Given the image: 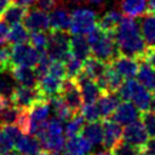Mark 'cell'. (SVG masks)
Masks as SVG:
<instances>
[{
  "mask_svg": "<svg viewBox=\"0 0 155 155\" xmlns=\"http://www.w3.org/2000/svg\"><path fill=\"white\" fill-rule=\"evenodd\" d=\"M114 40L120 53L139 59L143 58L147 45L143 40L139 24L134 18L122 17L119 27L114 33Z\"/></svg>",
  "mask_w": 155,
  "mask_h": 155,
  "instance_id": "1",
  "label": "cell"
},
{
  "mask_svg": "<svg viewBox=\"0 0 155 155\" xmlns=\"http://www.w3.org/2000/svg\"><path fill=\"white\" fill-rule=\"evenodd\" d=\"M86 39L91 48V54L105 63H109L119 53L114 35L105 33L98 25L86 34Z\"/></svg>",
  "mask_w": 155,
  "mask_h": 155,
  "instance_id": "2",
  "label": "cell"
},
{
  "mask_svg": "<svg viewBox=\"0 0 155 155\" xmlns=\"http://www.w3.org/2000/svg\"><path fill=\"white\" fill-rule=\"evenodd\" d=\"M34 136L39 139L41 147L46 150L61 151L65 143L62 121L57 117L50 119L48 121L44 122Z\"/></svg>",
  "mask_w": 155,
  "mask_h": 155,
  "instance_id": "3",
  "label": "cell"
},
{
  "mask_svg": "<svg viewBox=\"0 0 155 155\" xmlns=\"http://www.w3.org/2000/svg\"><path fill=\"white\" fill-rule=\"evenodd\" d=\"M116 93L119 94L120 99L132 102L137 107L139 113L150 109L151 92L147 90L143 85H140L137 80L126 79V81L122 82Z\"/></svg>",
  "mask_w": 155,
  "mask_h": 155,
  "instance_id": "4",
  "label": "cell"
},
{
  "mask_svg": "<svg viewBox=\"0 0 155 155\" xmlns=\"http://www.w3.org/2000/svg\"><path fill=\"white\" fill-rule=\"evenodd\" d=\"M97 25V16L90 8L79 7L70 13L69 31L73 35H86Z\"/></svg>",
  "mask_w": 155,
  "mask_h": 155,
  "instance_id": "5",
  "label": "cell"
},
{
  "mask_svg": "<svg viewBox=\"0 0 155 155\" xmlns=\"http://www.w3.org/2000/svg\"><path fill=\"white\" fill-rule=\"evenodd\" d=\"M69 34L62 30H50L46 52L53 61H64L69 52Z\"/></svg>",
  "mask_w": 155,
  "mask_h": 155,
  "instance_id": "6",
  "label": "cell"
},
{
  "mask_svg": "<svg viewBox=\"0 0 155 155\" xmlns=\"http://www.w3.org/2000/svg\"><path fill=\"white\" fill-rule=\"evenodd\" d=\"M45 98L36 86H23L18 85L13 88L10 94V102L19 109H29L36 101Z\"/></svg>",
  "mask_w": 155,
  "mask_h": 155,
  "instance_id": "7",
  "label": "cell"
},
{
  "mask_svg": "<svg viewBox=\"0 0 155 155\" xmlns=\"http://www.w3.org/2000/svg\"><path fill=\"white\" fill-rule=\"evenodd\" d=\"M40 51L33 47L30 44L11 45V67L27 65L34 67L39 59Z\"/></svg>",
  "mask_w": 155,
  "mask_h": 155,
  "instance_id": "8",
  "label": "cell"
},
{
  "mask_svg": "<svg viewBox=\"0 0 155 155\" xmlns=\"http://www.w3.org/2000/svg\"><path fill=\"white\" fill-rule=\"evenodd\" d=\"M109 64L114 68L115 71L119 73V75L126 80V79H133L137 75L138 67H139V58L131 57L124 53H117Z\"/></svg>",
  "mask_w": 155,
  "mask_h": 155,
  "instance_id": "9",
  "label": "cell"
},
{
  "mask_svg": "<svg viewBox=\"0 0 155 155\" xmlns=\"http://www.w3.org/2000/svg\"><path fill=\"white\" fill-rule=\"evenodd\" d=\"M59 96L64 101V103L69 107V109L73 111V114L80 113V109L82 107V97L76 80L65 79Z\"/></svg>",
  "mask_w": 155,
  "mask_h": 155,
  "instance_id": "10",
  "label": "cell"
},
{
  "mask_svg": "<svg viewBox=\"0 0 155 155\" xmlns=\"http://www.w3.org/2000/svg\"><path fill=\"white\" fill-rule=\"evenodd\" d=\"M51 107H50V102L47 98H41L39 101H36L29 109V117H30V136H34L35 132L40 128V126L46 122L48 114H50Z\"/></svg>",
  "mask_w": 155,
  "mask_h": 155,
  "instance_id": "11",
  "label": "cell"
},
{
  "mask_svg": "<svg viewBox=\"0 0 155 155\" xmlns=\"http://www.w3.org/2000/svg\"><path fill=\"white\" fill-rule=\"evenodd\" d=\"M75 80H76L78 86H79L80 92H81L82 104H85V103H96L98 101V98L102 96L103 91L101 90L98 84L94 80H92L91 78H88L84 71H81L80 75Z\"/></svg>",
  "mask_w": 155,
  "mask_h": 155,
  "instance_id": "12",
  "label": "cell"
},
{
  "mask_svg": "<svg viewBox=\"0 0 155 155\" xmlns=\"http://www.w3.org/2000/svg\"><path fill=\"white\" fill-rule=\"evenodd\" d=\"M122 139L130 144L144 149V145L149 139V136L140 120H136L125 126V128L122 130Z\"/></svg>",
  "mask_w": 155,
  "mask_h": 155,
  "instance_id": "13",
  "label": "cell"
},
{
  "mask_svg": "<svg viewBox=\"0 0 155 155\" xmlns=\"http://www.w3.org/2000/svg\"><path fill=\"white\" fill-rule=\"evenodd\" d=\"M24 27L29 31H50V18L47 12L40 10V8H33L28 10L24 19H23Z\"/></svg>",
  "mask_w": 155,
  "mask_h": 155,
  "instance_id": "14",
  "label": "cell"
},
{
  "mask_svg": "<svg viewBox=\"0 0 155 155\" xmlns=\"http://www.w3.org/2000/svg\"><path fill=\"white\" fill-rule=\"evenodd\" d=\"M111 119L115 122H117L119 125L126 126V125L139 119V110L132 102L124 101V102L119 103L117 108L115 109V111L111 115Z\"/></svg>",
  "mask_w": 155,
  "mask_h": 155,
  "instance_id": "15",
  "label": "cell"
},
{
  "mask_svg": "<svg viewBox=\"0 0 155 155\" xmlns=\"http://www.w3.org/2000/svg\"><path fill=\"white\" fill-rule=\"evenodd\" d=\"M64 80L65 79H63V78H59V76H56V75H52V74L47 73L38 80L36 87L40 91V93L45 98L48 99V98L61 93Z\"/></svg>",
  "mask_w": 155,
  "mask_h": 155,
  "instance_id": "16",
  "label": "cell"
},
{
  "mask_svg": "<svg viewBox=\"0 0 155 155\" xmlns=\"http://www.w3.org/2000/svg\"><path fill=\"white\" fill-rule=\"evenodd\" d=\"M103 139L102 143L107 150L113 148L117 142L122 139L121 125L115 122L113 119H103Z\"/></svg>",
  "mask_w": 155,
  "mask_h": 155,
  "instance_id": "17",
  "label": "cell"
},
{
  "mask_svg": "<svg viewBox=\"0 0 155 155\" xmlns=\"http://www.w3.org/2000/svg\"><path fill=\"white\" fill-rule=\"evenodd\" d=\"M10 73L15 82L23 86H36L38 85V75L35 73L34 67L27 65H15L10 68Z\"/></svg>",
  "mask_w": 155,
  "mask_h": 155,
  "instance_id": "18",
  "label": "cell"
},
{
  "mask_svg": "<svg viewBox=\"0 0 155 155\" xmlns=\"http://www.w3.org/2000/svg\"><path fill=\"white\" fill-rule=\"evenodd\" d=\"M92 149V144L82 136L78 134L70 138H67L64 143L63 155H90Z\"/></svg>",
  "mask_w": 155,
  "mask_h": 155,
  "instance_id": "19",
  "label": "cell"
},
{
  "mask_svg": "<svg viewBox=\"0 0 155 155\" xmlns=\"http://www.w3.org/2000/svg\"><path fill=\"white\" fill-rule=\"evenodd\" d=\"M122 80L124 79L119 75V73L115 71L114 68L108 63V67H107L104 74L96 82L98 84V86L101 87V90L103 92H117V90L120 88V86L124 82Z\"/></svg>",
  "mask_w": 155,
  "mask_h": 155,
  "instance_id": "20",
  "label": "cell"
},
{
  "mask_svg": "<svg viewBox=\"0 0 155 155\" xmlns=\"http://www.w3.org/2000/svg\"><path fill=\"white\" fill-rule=\"evenodd\" d=\"M120 101L121 99H120V97L116 92H103L102 93V96L96 102L102 120L103 119H109L113 115V113L117 108Z\"/></svg>",
  "mask_w": 155,
  "mask_h": 155,
  "instance_id": "21",
  "label": "cell"
},
{
  "mask_svg": "<svg viewBox=\"0 0 155 155\" xmlns=\"http://www.w3.org/2000/svg\"><path fill=\"white\" fill-rule=\"evenodd\" d=\"M48 18H50V30H62V31L69 30L70 13L65 8L57 6L51 11Z\"/></svg>",
  "mask_w": 155,
  "mask_h": 155,
  "instance_id": "22",
  "label": "cell"
},
{
  "mask_svg": "<svg viewBox=\"0 0 155 155\" xmlns=\"http://www.w3.org/2000/svg\"><path fill=\"white\" fill-rule=\"evenodd\" d=\"M139 29L143 40L148 47L155 46V13L148 12L144 15L139 23Z\"/></svg>",
  "mask_w": 155,
  "mask_h": 155,
  "instance_id": "23",
  "label": "cell"
},
{
  "mask_svg": "<svg viewBox=\"0 0 155 155\" xmlns=\"http://www.w3.org/2000/svg\"><path fill=\"white\" fill-rule=\"evenodd\" d=\"M17 150L23 155H39L42 150L41 143L35 136L22 134V137L15 144Z\"/></svg>",
  "mask_w": 155,
  "mask_h": 155,
  "instance_id": "24",
  "label": "cell"
},
{
  "mask_svg": "<svg viewBox=\"0 0 155 155\" xmlns=\"http://www.w3.org/2000/svg\"><path fill=\"white\" fill-rule=\"evenodd\" d=\"M69 52L82 62L91 56V48L85 35H73L69 41Z\"/></svg>",
  "mask_w": 155,
  "mask_h": 155,
  "instance_id": "25",
  "label": "cell"
},
{
  "mask_svg": "<svg viewBox=\"0 0 155 155\" xmlns=\"http://www.w3.org/2000/svg\"><path fill=\"white\" fill-rule=\"evenodd\" d=\"M136 76H137V81L140 85H143L151 93L155 92V68L154 67H151L145 61L140 62Z\"/></svg>",
  "mask_w": 155,
  "mask_h": 155,
  "instance_id": "26",
  "label": "cell"
},
{
  "mask_svg": "<svg viewBox=\"0 0 155 155\" xmlns=\"http://www.w3.org/2000/svg\"><path fill=\"white\" fill-rule=\"evenodd\" d=\"M120 8L124 16L130 18H137L147 12L148 0H121Z\"/></svg>",
  "mask_w": 155,
  "mask_h": 155,
  "instance_id": "27",
  "label": "cell"
},
{
  "mask_svg": "<svg viewBox=\"0 0 155 155\" xmlns=\"http://www.w3.org/2000/svg\"><path fill=\"white\" fill-rule=\"evenodd\" d=\"M108 67V63L96 58V57H88L84 61V65H82V71L91 78L94 81H98L101 79V76L104 74L105 69Z\"/></svg>",
  "mask_w": 155,
  "mask_h": 155,
  "instance_id": "28",
  "label": "cell"
},
{
  "mask_svg": "<svg viewBox=\"0 0 155 155\" xmlns=\"http://www.w3.org/2000/svg\"><path fill=\"white\" fill-rule=\"evenodd\" d=\"M121 19H122V15L120 12H117L115 10H110L101 17V19L97 22V25L102 30H104L105 33H109V34L114 35V33H115L116 28L119 27Z\"/></svg>",
  "mask_w": 155,
  "mask_h": 155,
  "instance_id": "29",
  "label": "cell"
},
{
  "mask_svg": "<svg viewBox=\"0 0 155 155\" xmlns=\"http://www.w3.org/2000/svg\"><path fill=\"white\" fill-rule=\"evenodd\" d=\"M81 134L92 145L102 143V139H103V122H102V120L87 122L86 125H84Z\"/></svg>",
  "mask_w": 155,
  "mask_h": 155,
  "instance_id": "30",
  "label": "cell"
},
{
  "mask_svg": "<svg viewBox=\"0 0 155 155\" xmlns=\"http://www.w3.org/2000/svg\"><path fill=\"white\" fill-rule=\"evenodd\" d=\"M27 11H28V7L19 6V5H16V4H11L5 10V12L2 13L0 19H2L8 25H12V24H16V23H22Z\"/></svg>",
  "mask_w": 155,
  "mask_h": 155,
  "instance_id": "31",
  "label": "cell"
},
{
  "mask_svg": "<svg viewBox=\"0 0 155 155\" xmlns=\"http://www.w3.org/2000/svg\"><path fill=\"white\" fill-rule=\"evenodd\" d=\"M50 102V107L53 110L56 117L61 121H68L71 116H74L75 114H73V111L69 109V107L64 103V101L61 98L59 94L53 96L51 98H48Z\"/></svg>",
  "mask_w": 155,
  "mask_h": 155,
  "instance_id": "32",
  "label": "cell"
},
{
  "mask_svg": "<svg viewBox=\"0 0 155 155\" xmlns=\"http://www.w3.org/2000/svg\"><path fill=\"white\" fill-rule=\"evenodd\" d=\"M29 40V30L24 27L22 23L12 24L8 29L7 41L10 45H17V44H24Z\"/></svg>",
  "mask_w": 155,
  "mask_h": 155,
  "instance_id": "33",
  "label": "cell"
},
{
  "mask_svg": "<svg viewBox=\"0 0 155 155\" xmlns=\"http://www.w3.org/2000/svg\"><path fill=\"white\" fill-rule=\"evenodd\" d=\"M64 69H65V79H76L80 73L82 71V65L84 62L81 59H79L78 57L73 56L71 53H69L64 61Z\"/></svg>",
  "mask_w": 155,
  "mask_h": 155,
  "instance_id": "34",
  "label": "cell"
},
{
  "mask_svg": "<svg viewBox=\"0 0 155 155\" xmlns=\"http://www.w3.org/2000/svg\"><path fill=\"white\" fill-rule=\"evenodd\" d=\"M109 153L111 155H143V149L125 140H120L109 149Z\"/></svg>",
  "mask_w": 155,
  "mask_h": 155,
  "instance_id": "35",
  "label": "cell"
},
{
  "mask_svg": "<svg viewBox=\"0 0 155 155\" xmlns=\"http://www.w3.org/2000/svg\"><path fill=\"white\" fill-rule=\"evenodd\" d=\"M84 117L81 116L80 113L75 114L74 116H71L68 121H67V125H65V128H64V133H65V137L67 138H70V137H74V136H78V134H81V131H82V127H84Z\"/></svg>",
  "mask_w": 155,
  "mask_h": 155,
  "instance_id": "36",
  "label": "cell"
},
{
  "mask_svg": "<svg viewBox=\"0 0 155 155\" xmlns=\"http://www.w3.org/2000/svg\"><path fill=\"white\" fill-rule=\"evenodd\" d=\"M139 120L143 124L148 136L155 138V110H145L139 113Z\"/></svg>",
  "mask_w": 155,
  "mask_h": 155,
  "instance_id": "37",
  "label": "cell"
},
{
  "mask_svg": "<svg viewBox=\"0 0 155 155\" xmlns=\"http://www.w3.org/2000/svg\"><path fill=\"white\" fill-rule=\"evenodd\" d=\"M21 109L10 104L0 113V125H16Z\"/></svg>",
  "mask_w": 155,
  "mask_h": 155,
  "instance_id": "38",
  "label": "cell"
},
{
  "mask_svg": "<svg viewBox=\"0 0 155 155\" xmlns=\"http://www.w3.org/2000/svg\"><path fill=\"white\" fill-rule=\"evenodd\" d=\"M80 114L84 117V120H86L87 122L102 120L98 107H97V103H85V104H82V107L80 109Z\"/></svg>",
  "mask_w": 155,
  "mask_h": 155,
  "instance_id": "39",
  "label": "cell"
},
{
  "mask_svg": "<svg viewBox=\"0 0 155 155\" xmlns=\"http://www.w3.org/2000/svg\"><path fill=\"white\" fill-rule=\"evenodd\" d=\"M47 40H48V34H46L45 31H31V34H29L28 41L36 50L44 51L46 50Z\"/></svg>",
  "mask_w": 155,
  "mask_h": 155,
  "instance_id": "40",
  "label": "cell"
},
{
  "mask_svg": "<svg viewBox=\"0 0 155 155\" xmlns=\"http://www.w3.org/2000/svg\"><path fill=\"white\" fill-rule=\"evenodd\" d=\"M11 68V45H0V69L7 71Z\"/></svg>",
  "mask_w": 155,
  "mask_h": 155,
  "instance_id": "41",
  "label": "cell"
},
{
  "mask_svg": "<svg viewBox=\"0 0 155 155\" xmlns=\"http://www.w3.org/2000/svg\"><path fill=\"white\" fill-rule=\"evenodd\" d=\"M13 147H15L13 142L11 140V138L7 136V133L0 125V155L7 154L13 149Z\"/></svg>",
  "mask_w": 155,
  "mask_h": 155,
  "instance_id": "42",
  "label": "cell"
},
{
  "mask_svg": "<svg viewBox=\"0 0 155 155\" xmlns=\"http://www.w3.org/2000/svg\"><path fill=\"white\" fill-rule=\"evenodd\" d=\"M6 71L0 74V96H5V97L10 98V94L12 93V91H13V88L16 86L13 85V82L8 78H6L4 75Z\"/></svg>",
  "mask_w": 155,
  "mask_h": 155,
  "instance_id": "43",
  "label": "cell"
},
{
  "mask_svg": "<svg viewBox=\"0 0 155 155\" xmlns=\"http://www.w3.org/2000/svg\"><path fill=\"white\" fill-rule=\"evenodd\" d=\"M38 8L45 11V12H51L53 8H56L59 4V0H35Z\"/></svg>",
  "mask_w": 155,
  "mask_h": 155,
  "instance_id": "44",
  "label": "cell"
},
{
  "mask_svg": "<svg viewBox=\"0 0 155 155\" xmlns=\"http://www.w3.org/2000/svg\"><path fill=\"white\" fill-rule=\"evenodd\" d=\"M143 59L149 63L151 67L155 68V46H150L145 50L144 52V56H143Z\"/></svg>",
  "mask_w": 155,
  "mask_h": 155,
  "instance_id": "45",
  "label": "cell"
},
{
  "mask_svg": "<svg viewBox=\"0 0 155 155\" xmlns=\"http://www.w3.org/2000/svg\"><path fill=\"white\" fill-rule=\"evenodd\" d=\"M8 24H6L2 19H0V45L5 44L7 41V35H8Z\"/></svg>",
  "mask_w": 155,
  "mask_h": 155,
  "instance_id": "46",
  "label": "cell"
},
{
  "mask_svg": "<svg viewBox=\"0 0 155 155\" xmlns=\"http://www.w3.org/2000/svg\"><path fill=\"white\" fill-rule=\"evenodd\" d=\"M143 153L145 155H155V138H149L144 145Z\"/></svg>",
  "mask_w": 155,
  "mask_h": 155,
  "instance_id": "47",
  "label": "cell"
},
{
  "mask_svg": "<svg viewBox=\"0 0 155 155\" xmlns=\"http://www.w3.org/2000/svg\"><path fill=\"white\" fill-rule=\"evenodd\" d=\"M34 2L35 0H11V4H16L19 6H24V7H28Z\"/></svg>",
  "mask_w": 155,
  "mask_h": 155,
  "instance_id": "48",
  "label": "cell"
},
{
  "mask_svg": "<svg viewBox=\"0 0 155 155\" xmlns=\"http://www.w3.org/2000/svg\"><path fill=\"white\" fill-rule=\"evenodd\" d=\"M10 104H11L10 98H7V97H5V96H0V113H1L6 107H8Z\"/></svg>",
  "mask_w": 155,
  "mask_h": 155,
  "instance_id": "49",
  "label": "cell"
},
{
  "mask_svg": "<svg viewBox=\"0 0 155 155\" xmlns=\"http://www.w3.org/2000/svg\"><path fill=\"white\" fill-rule=\"evenodd\" d=\"M11 5V0H0V18L2 16V13L5 12V10Z\"/></svg>",
  "mask_w": 155,
  "mask_h": 155,
  "instance_id": "50",
  "label": "cell"
},
{
  "mask_svg": "<svg viewBox=\"0 0 155 155\" xmlns=\"http://www.w3.org/2000/svg\"><path fill=\"white\" fill-rule=\"evenodd\" d=\"M148 10L149 12L155 13V0H148Z\"/></svg>",
  "mask_w": 155,
  "mask_h": 155,
  "instance_id": "51",
  "label": "cell"
},
{
  "mask_svg": "<svg viewBox=\"0 0 155 155\" xmlns=\"http://www.w3.org/2000/svg\"><path fill=\"white\" fill-rule=\"evenodd\" d=\"M39 155H62L58 151H52V150H41Z\"/></svg>",
  "mask_w": 155,
  "mask_h": 155,
  "instance_id": "52",
  "label": "cell"
},
{
  "mask_svg": "<svg viewBox=\"0 0 155 155\" xmlns=\"http://www.w3.org/2000/svg\"><path fill=\"white\" fill-rule=\"evenodd\" d=\"M104 0H88V2H91V4H93V5H99V4H102Z\"/></svg>",
  "mask_w": 155,
  "mask_h": 155,
  "instance_id": "53",
  "label": "cell"
},
{
  "mask_svg": "<svg viewBox=\"0 0 155 155\" xmlns=\"http://www.w3.org/2000/svg\"><path fill=\"white\" fill-rule=\"evenodd\" d=\"M150 107H153V110H155V92H154V94H151V105Z\"/></svg>",
  "mask_w": 155,
  "mask_h": 155,
  "instance_id": "54",
  "label": "cell"
},
{
  "mask_svg": "<svg viewBox=\"0 0 155 155\" xmlns=\"http://www.w3.org/2000/svg\"><path fill=\"white\" fill-rule=\"evenodd\" d=\"M5 155H23V154H21L18 150H15V151H12V150H11V151H8V153H7V154H5Z\"/></svg>",
  "mask_w": 155,
  "mask_h": 155,
  "instance_id": "55",
  "label": "cell"
},
{
  "mask_svg": "<svg viewBox=\"0 0 155 155\" xmlns=\"http://www.w3.org/2000/svg\"><path fill=\"white\" fill-rule=\"evenodd\" d=\"M97 155H111V154L109 153V150H107V151H99Z\"/></svg>",
  "mask_w": 155,
  "mask_h": 155,
  "instance_id": "56",
  "label": "cell"
},
{
  "mask_svg": "<svg viewBox=\"0 0 155 155\" xmlns=\"http://www.w3.org/2000/svg\"><path fill=\"white\" fill-rule=\"evenodd\" d=\"M1 73H4V71H2V70H1V69H0V74H1Z\"/></svg>",
  "mask_w": 155,
  "mask_h": 155,
  "instance_id": "57",
  "label": "cell"
},
{
  "mask_svg": "<svg viewBox=\"0 0 155 155\" xmlns=\"http://www.w3.org/2000/svg\"><path fill=\"white\" fill-rule=\"evenodd\" d=\"M71 1H79V0H71Z\"/></svg>",
  "mask_w": 155,
  "mask_h": 155,
  "instance_id": "58",
  "label": "cell"
},
{
  "mask_svg": "<svg viewBox=\"0 0 155 155\" xmlns=\"http://www.w3.org/2000/svg\"><path fill=\"white\" fill-rule=\"evenodd\" d=\"M90 155H91V154H90Z\"/></svg>",
  "mask_w": 155,
  "mask_h": 155,
  "instance_id": "59",
  "label": "cell"
}]
</instances>
